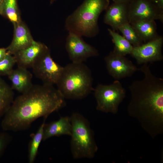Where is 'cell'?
Wrapping results in <instances>:
<instances>
[{"label":"cell","instance_id":"cell-14","mask_svg":"<svg viewBox=\"0 0 163 163\" xmlns=\"http://www.w3.org/2000/svg\"><path fill=\"white\" fill-rule=\"evenodd\" d=\"M14 35L10 44L6 48L8 53L14 55L34 41L27 28L21 22L14 24Z\"/></svg>","mask_w":163,"mask_h":163},{"label":"cell","instance_id":"cell-27","mask_svg":"<svg viewBox=\"0 0 163 163\" xmlns=\"http://www.w3.org/2000/svg\"><path fill=\"white\" fill-rule=\"evenodd\" d=\"M113 2L129 3L133 0H112Z\"/></svg>","mask_w":163,"mask_h":163},{"label":"cell","instance_id":"cell-10","mask_svg":"<svg viewBox=\"0 0 163 163\" xmlns=\"http://www.w3.org/2000/svg\"><path fill=\"white\" fill-rule=\"evenodd\" d=\"M114 50L104 58L107 70L115 80L130 77L139 69L132 62Z\"/></svg>","mask_w":163,"mask_h":163},{"label":"cell","instance_id":"cell-6","mask_svg":"<svg viewBox=\"0 0 163 163\" xmlns=\"http://www.w3.org/2000/svg\"><path fill=\"white\" fill-rule=\"evenodd\" d=\"M96 109L105 113H116L125 97L126 90L119 80L108 85L99 84L94 89Z\"/></svg>","mask_w":163,"mask_h":163},{"label":"cell","instance_id":"cell-8","mask_svg":"<svg viewBox=\"0 0 163 163\" xmlns=\"http://www.w3.org/2000/svg\"><path fill=\"white\" fill-rule=\"evenodd\" d=\"M163 21V11L150 0H133L129 3L128 22L130 24L145 21Z\"/></svg>","mask_w":163,"mask_h":163},{"label":"cell","instance_id":"cell-23","mask_svg":"<svg viewBox=\"0 0 163 163\" xmlns=\"http://www.w3.org/2000/svg\"><path fill=\"white\" fill-rule=\"evenodd\" d=\"M16 63L14 56L7 53L4 59L0 61V76L8 75Z\"/></svg>","mask_w":163,"mask_h":163},{"label":"cell","instance_id":"cell-15","mask_svg":"<svg viewBox=\"0 0 163 163\" xmlns=\"http://www.w3.org/2000/svg\"><path fill=\"white\" fill-rule=\"evenodd\" d=\"M72 126L70 117H61L58 120L48 124L45 123L44 127L43 141L53 136L62 135L70 136Z\"/></svg>","mask_w":163,"mask_h":163},{"label":"cell","instance_id":"cell-9","mask_svg":"<svg viewBox=\"0 0 163 163\" xmlns=\"http://www.w3.org/2000/svg\"><path fill=\"white\" fill-rule=\"evenodd\" d=\"M66 50L72 62L83 63L88 58L98 56V51L85 42L82 37L69 32L65 44Z\"/></svg>","mask_w":163,"mask_h":163},{"label":"cell","instance_id":"cell-13","mask_svg":"<svg viewBox=\"0 0 163 163\" xmlns=\"http://www.w3.org/2000/svg\"><path fill=\"white\" fill-rule=\"evenodd\" d=\"M48 49L45 45L34 41L30 46L14 55L18 67L31 68L37 59Z\"/></svg>","mask_w":163,"mask_h":163},{"label":"cell","instance_id":"cell-26","mask_svg":"<svg viewBox=\"0 0 163 163\" xmlns=\"http://www.w3.org/2000/svg\"><path fill=\"white\" fill-rule=\"evenodd\" d=\"M155 3L158 9L163 11V0H155Z\"/></svg>","mask_w":163,"mask_h":163},{"label":"cell","instance_id":"cell-28","mask_svg":"<svg viewBox=\"0 0 163 163\" xmlns=\"http://www.w3.org/2000/svg\"><path fill=\"white\" fill-rule=\"evenodd\" d=\"M55 0H50L51 3H52Z\"/></svg>","mask_w":163,"mask_h":163},{"label":"cell","instance_id":"cell-5","mask_svg":"<svg viewBox=\"0 0 163 163\" xmlns=\"http://www.w3.org/2000/svg\"><path fill=\"white\" fill-rule=\"evenodd\" d=\"M70 117L72 126L71 150L73 158H93L98 148L89 121L78 113H73Z\"/></svg>","mask_w":163,"mask_h":163},{"label":"cell","instance_id":"cell-22","mask_svg":"<svg viewBox=\"0 0 163 163\" xmlns=\"http://www.w3.org/2000/svg\"><path fill=\"white\" fill-rule=\"evenodd\" d=\"M118 30L133 46H139L142 44V41L135 29L129 22L122 25Z\"/></svg>","mask_w":163,"mask_h":163},{"label":"cell","instance_id":"cell-3","mask_svg":"<svg viewBox=\"0 0 163 163\" xmlns=\"http://www.w3.org/2000/svg\"><path fill=\"white\" fill-rule=\"evenodd\" d=\"M109 3V0H84L66 18V29L69 32L82 37L95 36L99 32V17Z\"/></svg>","mask_w":163,"mask_h":163},{"label":"cell","instance_id":"cell-20","mask_svg":"<svg viewBox=\"0 0 163 163\" xmlns=\"http://www.w3.org/2000/svg\"><path fill=\"white\" fill-rule=\"evenodd\" d=\"M47 117H44L43 121L37 131L35 133L31 135V139L28 147V160L29 163H33L37 157L39 147L43 140L44 127Z\"/></svg>","mask_w":163,"mask_h":163},{"label":"cell","instance_id":"cell-19","mask_svg":"<svg viewBox=\"0 0 163 163\" xmlns=\"http://www.w3.org/2000/svg\"><path fill=\"white\" fill-rule=\"evenodd\" d=\"M0 14L8 19L14 24L20 21L17 0H3L0 5Z\"/></svg>","mask_w":163,"mask_h":163},{"label":"cell","instance_id":"cell-16","mask_svg":"<svg viewBox=\"0 0 163 163\" xmlns=\"http://www.w3.org/2000/svg\"><path fill=\"white\" fill-rule=\"evenodd\" d=\"M7 75L11 82L12 89L21 93L26 91L33 85L32 75L27 69L18 67L13 69Z\"/></svg>","mask_w":163,"mask_h":163},{"label":"cell","instance_id":"cell-21","mask_svg":"<svg viewBox=\"0 0 163 163\" xmlns=\"http://www.w3.org/2000/svg\"><path fill=\"white\" fill-rule=\"evenodd\" d=\"M108 31L112 37L114 45L113 50L124 56L130 54L133 46L123 36L115 32L114 30L108 29Z\"/></svg>","mask_w":163,"mask_h":163},{"label":"cell","instance_id":"cell-4","mask_svg":"<svg viewBox=\"0 0 163 163\" xmlns=\"http://www.w3.org/2000/svg\"><path fill=\"white\" fill-rule=\"evenodd\" d=\"M91 71L83 63L72 62L63 67L56 85L65 98L82 99L93 90Z\"/></svg>","mask_w":163,"mask_h":163},{"label":"cell","instance_id":"cell-30","mask_svg":"<svg viewBox=\"0 0 163 163\" xmlns=\"http://www.w3.org/2000/svg\"><path fill=\"white\" fill-rule=\"evenodd\" d=\"M151 1H152L153 2H155V0H150Z\"/></svg>","mask_w":163,"mask_h":163},{"label":"cell","instance_id":"cell-11","mask_svg":"<svg viewBox=\"0 0 163 163\" xmlns=\"http://www.w3.org/2000/svg\"><path fill=\"white\" fill-rule=\"evenodd\" d=\"M163 43V37L158 36L145 44L133 46L130 55L140 64L162 60L163 59L161 51Z\"/></svg>","mask_w":163,"mask_h":163},{"label":"cell","instance_id":"cell-24","mask_svg":"<svg viewBox=\"0 0 163 163\" xmlns=\"http://www.w3.org/2000/svg\"><path fill=\"white\" fill-rule=\"evenodd\" d=\"M11 136L5 132L0 133V158L11 140Z\"/></svg>","mask_w":163,"mask_h":163},{"label":"cell","instance_id":"cell-17","mask_svg":"<svg viewBox=\"0 0 163 163\" xmlns=\"http://www.w3.org/2000/svg\"><path fill=\"white\" fill-rule=\"evenodd\" d=\"M130 24L142 41L148 42L158 36L155 20L138 21Z\"/></svg>","mask_w":163,"mask_h":163},{"label":"cell","instance_id":"cell-18","mask_svg":"<svg viewBox=\"0 0 163 163\" xmlns=\"http://www.w3.org/2000/svg\"><path fill=\"white\" fill-rule=\"evenodd\" d=\"M14 93L0 76V118L5 114L14 101Z\"/></svg>","mask_w":163,"mask_h":163},{"label":"cell","instance_id":"cell-29","mask_svg":"<svg viewBox=\"0 0 163 163\" xmlns=\"http://www.w3.org/2000/svg\"><path fill=\"white\" fill-rule=\"evenodd\" d=\"M3 0H0V5L1 4Z\"/></svg>","mask_w":163,"mask_h":163},{"label":"cell","instance_id":"cell-7","mask_svg":"<svg viewBox=\"0 0 163 163\" xmlns=\"http://www.w3.org/2000/svg\"><path fill=\"white\" fill-rule=\"evenodd\" d=\"M31 68L34 75L43 84L52 85L57 83L63 69L54 61L49 49L37 59Z\"/></svg>","mask_w":163,"mask_h":163},{"label":"cell","instance_id":"cell-25","mask_svg":"<svg viewBox=\"0 0 163 163\" xmlns=\"http://www.w3.org/2000/svg\"><path fill=\"white\" fill-rule=\"evenodd\" d=\"M7 53L6 48H0V61L4 59Z\"/></svg>","mask_w":163,"mask_h":163},{"label":"cell","instance_id":"cell-1","mask_svg":"<svg viewBox=\"0 0 163 163\" xmlns=\"http://www.w3.org/2000/svg\"><path fill=\"white\" fill-rule=\"evenodd\" d=\"M65 99L53 85H33L14 100L5 114L2 128L14 132L27 129L39 118L48 117L64 106Z\"/></svg>","mask_w":163,"mask_h":163},{"label":"cell","instance_id":"cell-2","mask_svg":"<svg viewBox=\"0 0 163 163\" xmlns=\"http://www.w3.org/2000/svg\"><path fill=\"white\" fill-rule=\"evenodd\" d=\"M139 70L144 76L129 86L131 97L127 110L155 136L161 133L163 129V79L153 74L147 64H143Z\"/></svg>","mask_w":163,"mask_h":163},{"label":"cell","instance_id":"cell-12","mask_svg":"<svg viewBox=\"0 0 163 163\" xmlns=\"http://www.w3.org/2000/svg\"><path fill=\"white\" fill-rule=\"evenodd\" d=\"M129 3L113 2L106 10L104 23L118 30L123 24L128 22Z\"/></svg>","mask_w":163,"mask_h":163}]
</instances>
